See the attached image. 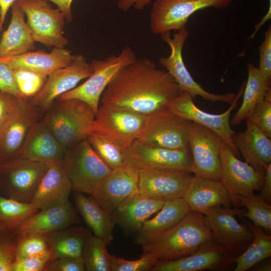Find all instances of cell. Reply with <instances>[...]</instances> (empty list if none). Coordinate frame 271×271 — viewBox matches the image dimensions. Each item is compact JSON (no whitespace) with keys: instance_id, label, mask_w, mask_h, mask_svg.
Returning <instances> with one entry per match:
<instances>
[{"instance_id":"cell-8","label":"cell","mask_w":271,"mask_h":271,"mask_svg":"<svg viewBox=\"0 0 271 271\" xmlns=\"http://www.w3.org/2000/svg\"><path fill=\"white\" fill-rule=\"evenodd\" d=\"M191 122L166 107L147 115L137 140L152 147L189 150L187 131Z\"/></svg>"},{"instance_id":"cell-52","label":"cell","mask_w":271,"mask_h":271,"mask_svg":"<svg viewBox=\"0 0 271 271\" xmlns=\"http://www.w3.org/2000/svg\"><path fill=\"white\" fill-rule=\"evenodd\" d=\"M16 1L17 0H0V37L8 11Z\"/></svg>"},{"instance_id":"cell-25","label":"cell","mask_w":271,"mask_h":271,"mask_svg":"<svg viewBox=\"0 0 271 271\" xmlns=\"http://www.w3.org/2000/svg\"><path fill=\"white\" fill-rule=\"evenodd\" d=\"M246 128L236 132L232 139L245 162L264 173V165L271 163V140L255 124L246 119Z\"/></svg>"},{"instance_id":"cell-29","label":"cell","mask_w":271,"mask_h":271,"mask_svg":"<svg viewBox=\"0 0 271 271\" xmlns=\"http://www.w3.org/2000/svg\"><path fill=\"white\" fill-rule=\"evenodd\" d=\"M164 203V201L143 196L138 192L121 203L112 215L115 224L138 232L144 223L158 212Z\"/></svg>"},{"instance_id":"cell-23","label":"cell","mask_w":271,"mask_h":271,"mask_svg":"<svg viewBox=\"0 0 271 271\" xmlns=\"http://www.w3.org/2000/svg\"><path fill=\"white\" fill-rule=\"evenodd\" d=\"M67 150L42 119L31 127L20 149L13 158L62 164Z\"/></svg>"},{"instance_id":"cell-28","label":"cell","mask_w":271,"mask_h":271,"mask_svg":"<svg viewBox=\"0 0 271 271\" xmlns=\"http://www.w3.org/2000/svg\"><path fill=\"white\" fill-rule=\"evenodd\" d=\"M11 8L10 25L0 37V58L20 55L36 49L35 42L25 19V13L16 1Z\"/></svg>"},{"instance_id":"cell-49","label":"cell","mask_w":271,"mask_h":271,"mask_svg":"<svg viewBox=\"0 0 271 271\" xmlns=\"http://www.w3.org/2000/svg\"><path fill=\"white\" fill-rule=\"evenodd\" d=\"M264 178L259 196L269 204L271 203V163L264 165Z\"/></svg>"},{"instance_id":"cell-3","label":"cell","mask_w":271,"mask_h":271,"mask_svg":"<svg viewBox=\"0 0 271 271\" xmlns=\"http://www.w3.org/2000/svg\"><path fill=\"white\" fill-rule=\"evenodd\" d=\"M95 115L91 107L81 100L56 99L42 119L55 138L68 149L87 139Z\"/></svg>"},{"instance_id":"cell-20","label":"cell","mask_w":271,"mask_h":271,"mask_svg":"<svg viewBox=\"0 0 271 271\" xmlns=\"http://www.w3.org/2000/svg\"><path fill=\"white\" fill-rule=\"evenodd\" d=\"M92 73L91 64L87 62L84 56L77 55L71 64L49 74L42 89L29 101L44 113L59 96L74 88Z\"/></svg>"},{"instance_id":"cell-56","label":"cell","mask_w":271,"mask_h":271,"mask_svg":"<svg viewBox=\"0 0 271 271\" xmlns=\"http://www.w3.org/2000/svg\"><path fill=\"white\" fill-rule=\"evenodd\" d=\"M269 2H270V3L271 4V0H269Z\"/></svg>"},{"instance_id":"cell-26","label":"cell","mask_w":271,"mask_h":271,"mask_svg":"<svg viewBox=\"0 0 271 271\" xmlns=\"http://www.w3.org/2000/svg\"><path fill=\"white\" fill-rule=\"evenodd\" d=\"M189 209L200 211L215 206L230 208V196L220 181L193 176L183 198Z\"/></svg>"},{"instance_id":"cell-19","label":"cell","mask_w":271,"mask_h":271,"mask_svg":"<svg viewBox=\"0 0 271 271\" xmlns=\"http://www.w3.org/2000/svg\"><path fill=\"white\" fill-rule=\"evenodd\" d=\"M233 256L214 240L207 242L194 253L170 261H159L152 271L233 270Z\"/></svg>"},{"instance_id":"cell-46","label":"cell","mask_w":271,"mask_h":271,"mask_svg":"<svg viewBox=\"0 0 271 271\" xmlns=\"http://www.w3.org/2000/svg\"><path fill=\"white\" fill-rule=\"evenodd\" d=\"M44 270L47 271H85L81 256H65L50 260Z\"/></svg>"},{"instance_id":"cell-24","label":"cell","mask_w":271,"mask_h":271,"mask_svg":"<svg viewBox=\"0 0 271 271\" xmlns=\"http://www.w3.org/2000/svg\"><path fill=\"white\" fill-rule=\"evenodd\" d=\"M71 191V184L63 164L53 163L30 202L39 210L59 205L69 201Z\"/></svg>"},{"instance_id":"cell-51","label":"cell","mask_w":271,"mask_h":271,"mask_svg":"<svg viewBox=\"0 0 271 271\" xmlns=\"http://www.w3.org/2000/svg\"><path fill=\"white\" fill-rule=\"evenodd\" d=\"M51 2L55 4L57 8L64 14L66 21L68 23L70 22L73 18L71 5L73 0H46Z\"/></svg>"},{"instance_id":"cell-40","label":"cell","mask_w":271,"mask_h":271,"mask_svg":"<svg viewBox=\"0 0 271 271\" xmlns=\"http://www.w3.org/2000/svg\"><path fill=\"white\" fill-rule=\"evenodd\" d=\"M17 239L16 260L51 251L48 234H32Z\"/></svg>"},{"instance_id":"cell-34","label":"cell","mask_w":271,"mask_h":271,"mask_svg":"<svg viewBox=\"0 0 271 271\" xmlns=\"http://www.w3.org/2000/svg\"><path fill=\"white\" fill-rule=\"evenodd\" d=\"M70 227L48 233L51 260L65 256H81L85 239L89 231L82 228Z\"/></svg>"},{"instance_id":"cell-2","label":"cell","mask_w":271,"mask_h":271,"mask_svg":"<svg viewBox=\"0 0 271 271\" xmlns=\"http://www.w3.org/2000/svg\"><path fill=\"white\" fill-rule=\"evenodd\" d=\"M214 240L207 218L203 213L190 210L173 228L142 245L143 253L158 261H170L188 256Z\"/></svg>"},{"instance_id":"cell-35","label":"cell","mask_w":271,"mask_h":271,"mask_svg":"<svg viewBox=\"0 0 271 271\" xmlns=\"http://www.w3.org/2000/svg\"><path fill=\"white\" fill-rule=\"evenodd\" d=\"M107 246L103 239L88 232L81 253L85 270L111 271V254Z\"/></svg>"},{"instance_id":"cell-14","label":"cell","mask_w":271,"mask_h":271,"mask_svg":"<svg viewBox=\"0 0 271 271\" xmlns=\"http://www.w3.org/2000/svg\"><path fill=\"white\" fill-rule=\"evenodd\" d=\"M220 159V181L230 196L231 204L238 207L236 196L251 195L255 191L260 190L264 182V173L237 159L227 145L221 149Z\"/></svg>"},{"instance_id":"cell-7","label":"cell","mask_w":271,"mask_h":271,"mask_svg":"<svg viewBox=\"0 0 271 271\" xmlns=\"http://www.w3.org/2000/svg\"><path fill=\"white\" fill-rule=\"evenodd\" d=\"M27 18V25L35 42L48 48H65L68 39L63 36L66 22L62 12L46 0H17Z\"/></svg>"},{"instance_id":"cell-1","label":"cell","mask_w":271,"mask_h":271,"mask_svg":"<svg viewBox=\"0 0 271 271\" xmlns=\"http://www.w3.org/2000/svg\"><path fill=\"white\" fill-rule=\"evenodd\" d=\"M183 91L166 70L137 58L117 73L103 92L101 105L148 115L164 108Z\"/></svg>"},{"instance_id":"cell-12","label":"cell","mask_w":271,"mask_h":271,"mask_svg":"<svg viewBox=\"0 0 271 271\" xmlns=\"http://www.w3.org/2000/svg\"><path fill=\"white\" fill-rule=\"evenodd\" d=\"M147 117L130 110L100 105L89 133L101 135L125 150L137 140Z\"/></svg>"},{"instance_id":"cell-17","label":"cell","mask_w":271,"mask_h":271,"mask_svg":"<svg viewBox=\"0 0 271 271\" xmlns=\"http://www.w3.org/2000/svg\"><path fill=\"white\" fill-rule=\"evenodd\" d=\"M193 175L173 170H139L138 192L146 198L166 202L183 198Z\"/></svg>"},{"instance_id":"cell-44","label":"cell","mask_w":271,"mask_h":271,"mask_svg":"<svg viewBox=\"0 0 271 271\" xmlns=\"http://www.w3.org/2000/svg\"><path fill=\"white\" fill-rule=\"evenodd\" d=\"M51 259V251L43 254L15 260L12 271H42Z\"/></svg>"},{"instance_id":"cell-13","label":"cell","mask_w":271,"mask_h":271,"mask_svg":"<svg viewBox=\"0 0 271 271\" xmlns=\"http://www.w3.org/2000/svg\"><path fill=\"white\" fill-rule=\"evenodd\" d=\"M245 211L222 206L199 211L205 215L214 240L226 248L233 257L244 251L253 239L251 231L244 223H239L235 217H242Z\"/></svg>"},{"instance_id":"cell-22","label":"cell","mask_w":271,"mask_h":271,"mask_svg":"<svg viewBox=\"0 0 271 271\" xmlns=\"http://www.w3.org/2000/svg\"><path fill=\"white\" fill-rule=\"evenodd\" d=\"M77 210L70 202L39 210L25 220L13 232L17 238L36 234H48L78 223Z\"/></svg>"},{"instance_id":"cell-10","label":"cell","mask_w":271,"mask_h":271,"mask_svg":"<svg viewBox=\"0 0 271 271\" xmlns=\"http://www.w3.org/2000/svg\"><path fill=\"white\" fill-rule=\"evenodd\" d=\"M189 35V31L185 28L175 32L172 38L170 32L161 35L162 40L169 46L171 53L167 57L160 58V63L173 78L181 90L188 93L192 98L199 96L205 100L212 102L218 101L231 104L237 97V94L231 92L216 94L209 92L191 76L182 56L183 48Z\"/></svg>"},{"instance_id":"cell-41","label":"cell","mask_w":271,"mask_h":271,"mask_svg":"<svg viewBox=\"0 0 271 271\" xmlns=\"http://www.w3.org/2000/svg\"><path fill=\"white\" fill-rule=\"evenodd\" d=\"M154 256L142 254L136 260H127L111 254V271H149L158 262Z\"/></svg>"},{"instance_id":"cell-4","label":"cell","mask_w":271,"mask_h":271,"mask_svg":"<svg viewBox=\"0 0 271 271\" xmlns=\"http://www.w3.org/2000/svg\"><path fill=\"white\" fill-rule=\"evenodd\" d=\"M134 52L126 46L118 55H110L104 60H93V73L81 85L59 96L56 99L81 100L97 113L102 94L119 71L137 59Z\"/></svg>"},{"instance_id":"cell-18","label":"cell","mask_w":271,"mask_h":271,"mask_svg":"<svg viewBox=\"0 0 271 271\" xmlns=\"http://www.w3.org/2000/svg\"><path fill=\"white\" fill-rule=\"evenodd\" d=\"M44 113L29 99L21 98L0 127V163L14 157L31 127L43 118Z\"/></svg>"},{"instance_id":"cell-9","label":"cell","mask_w":271,"mask_h":271,"mask_svg":"<svg viewBox=\"0 0 271 271\" xmlns=\"http://www.w3.org/2000/svg\"><path fill=\"white\" fill-rule=\"evenodd\" d=\"M187 140L192 157L191 173L220 181V152L227 145L225 141L209 128L192 121L188 127Z\"/></svg>"},{"instance_id":"cell-27","label":"cell","mask_w":271,"mask_h":271,"mask_svg":"<svg viewBox=\"0 0 271 271\" xmlns=\"http://www.w3.org/2000/svg\"><path fill=\"white\" fill-rule=\"evenodd\" d=\"M77 55L65 48H54L51 52L44 50L32 51L0 61L11 67L24 68L48 75L54 70L71 64Z\"/></svg>"},{"instance_id":"cell-32","label":"cell","mask_w":271,"mask_h":271,"mask_svg":"<svg viewBox=\"0 0 271 271\" xmlns=\"http://www.w3.org/2000/svg\"><path fill=\"white\" fill-rule=\"evenodd\" d=\"M248 78L244 86L242 104L231 120L230 124L236 125L247 119L254 108L261 102L270 88L271 82L267 81L258 68L253 64H247Z\"/></svg>"},{"instance_id":"cell-54","label":"cell","mask_w":271,"mask_h":271,"mask_svg":"<svg viewBox=\"0 0 271 271\" xmlns=\"http://www.w3.org/2000/svg\"><path fill=\"white\" fill-rule=\"evenodd\" d=\"M4 228H3L2 224L0 222V232H1L2 231L4 230Z\"/></svg>"},{"instance_id":"cell-21","label":"cell","mask_w":271,"mask_h":271,"mask_svg":"<svg viewBox=\"0 0 271 271\" xmlns=\"http://www.w3.org/2000/svg\"><path fill=\"white\" fill-rule=\"evenodd\" d=\"M138 184L139 170L125 166L112 170L90 196L112 214L124 200L138 192Z\"/></svg>"},{"instance_id":"cell-43","label":"cell","mask_w":271,"mask_h":271,"mask_svg":"<svg viewBox=\"0 0 271 271\" xmlns=\"http://www.w3.org/2000/svg\"><path fill=\"white\" fill-rule=\"evenodd\" d=\"M247 119L271 138V88L268 90L264 100L256 105Z\"/></svg>"},{"instance_id":"cell-47","label":"cell","mask_w":271,"mask_h":271,"mask_svg":"<svg viewBox=\"0 0 271 271\" xmlns=\"http://www.w3.org/2000/svg\"><path fill=\"white\" fill-rule=\"evenodd\" d=\"M0 91L23 98L17 84L13 69L1 61H0Z\"/></svg>"},{"instance_id":"cell-31","label":"cell","mask_w":271,"mask_h":271,"mask_svg":"<svg viewBox=\"0 0 271 271\" xmlns=\"http://www.w3.org/2000/svg\"><path fill=\"white\" fill-rule=\"evenodd\" d=\"M73 199L77 211L94 235L110 245L113 239V230L115 224L112 214L100 206L91 196L87 197L75 192Z\"/></svg>"},{"instance_id":"cell-53","label":"cell","mask_w":271,"mask_h":271,"mask_svg":"<svg viewBox=\"0 0 271 271\" xmlns=\"http://www.w3.org/2000/svg\"><path fill=\"white\" fill-rule=\"evenodd\" d=\"M253 267L252 270L255 271H270L271 270V261L270 259L267 258L259 263L255 264Z\"/></svg>"},{"instance_id":"cell-16","label":"cell","mask_w":271,"mask_h":271,"mask_svg":"<svg viewBox=\"0 0 271 271\" xmlns=\"http://www.w3.org/2000/svg\"><path fill=\"white\" fill-rule=\"evenodd\" d=\"M244 86L245 84H243L241 87L237 97L231 106L221 114H211L202 110L195 105L192 96L185 91H183L169 101L167 107L176 114L214 131L225 141L234 154L238 156L239 152L235 147L232 139L235 131L231 128L229 118L231 111L237 105L238 99L243 92Z\"/></svg>"},{"instance_id":"cell-6","label":"cell","mask_w":271,"mask_h":271,"mask_svg":"<svg viewBox=\"0 0 271 271\" xmlns=\"http://www.w3.org/2000/svg\"><path fill=\"white\" fill-rule=\"evenodd\" d=\"M52 163L17 158L0 163V189L7 197L30 202Z\"/></svg>"},{"instance_id":"cell-42","label":"cell","mask_w":271,"mask_h":271,"mask_svg":"<svg viewBox=\"0 0 271 271\" xmlns=\"http://www.w3.org/2000/svg\"><path fill=\"white\" fill-rule=\"evenodd\" d=\"M18 239L12 232H0V271H12L16 258Z\"/></svg>"},{"instance_id":"cell-30","label":"cell","mask_w":271,"mask_h":271,"mask_svg":"<svg viewBox=\"0 0 271 271\" xmlns=\"http://www.w3.org/2000/svg\"><path fill=\"white\" fill-rule=\"evenodd\" d=\"M189 211L183 198L165 202L154 217L144 223L138 232L136 243L142 246L156 239L173 228Z\"/></svg>"},{"instance_id":"cell-50","label":"cell","mask_w":271,"mask_h":271,"mask_svg":"<svg viewBox=\"0 0 271 271\" xmlns=\"http://www.w3.org/2000/svg\"><path fill=\"white\" fill-rule=\"evenodd\" d=\"M151 3V0H119L117 2V5L119 9L126 12L132 6L137 10H143Z\"/></svg>"},{"instance_id":"cell-45","label":"cell","mask_w":271,"mask_h":271,"mask_svg":"<svg viewBox=\"0 0 271 271\" xmlns=\"http://www.w3.org/2000/svg\"><path fill=\"white\" fill-rule=\"evenodd\" d=\"M259 64L261 74L268 82H271V26L265 32L264 38L259 46Z\"/></svg>"},{"instance_id":"cell-15","label":"cell","mask_w":271,"mask_h":271,"mask_svg":"<svg viewBox=\"0 0 271 271\" xmlns=\"http://www.w3.org/2000/svg\"><path fill=\"white\" fill-rule=\"evenodd\" d=\"M127 166L142 169L173 170L191 172L192 157L189 150L152 147L134 140L125 150Z\"/></svg>"},{"instance_id":"cell-38","label":"cell","mask_w":271,"mask_h":271,"mask_svg":"<svg viewBox=\"0 0 271 271\" xmlns=\"http://www.w3.org/2000/svg\"><path fill=\"white\" fill-rule=\"evenodd\" d=\"M87 140L107 167L112 170L127 166L125 150L107 138L95 132L89 133Z\"/></svg>"},{"instance_id":"cell-39","label":"cell","mask_w":271,"mask_h":271,"mask_svg":"<svg viewBox=\"0 0 271 271\" xmlns=\"http://www.w3.org/2000/svg\"><path fill=\"white\" fill-rule=\"evenodd\" d=\"M13 69L18 89L24 98L31 99L38 94L48 77V75L27 68Z\"/></svg>"},{"instance_id":"cell-5","label":"cell","mask_w":271,"mask_h":271,"mask_svg":"<svg viewBox=\"0 0 271 271\" xmlns=\"http://www.w3.org/2000/svg\"><path fill=\"white\" fill-rule=\"evenodd\" d=\"M62 164L70 181L72 190L89 195L111 171L87 139L67 150Z\"/></svg>"},{"instance_id":"cell-36","label":"cell","mask_w":271,"mask_h":271,"mask_svg":"<svg viewBox=\"0 0 271 271\" xmlns=\"http://www.w3.org/2000/svg\"><path fill=\"white\" fill-rule=\"evenodd\" d=\"M39 210L31 202L0 195V222L5 230L13 233L25 220Z\"/></svg>"},{"instance_id":"cell-37","label":"cell","mask_w":271,"mask_h":271,"mask_svg":"<svg viewBox=\"0 0 271 271\" xmlns=\"http://www.w3.org/2000/svg\"><path fill=\"white\" fill-rule=\"evenodd\" d=\"M236 201L238 207H244L247 210L242 217L248 218L253 224L267 233L271 232V206L254 193L249 195H238Z\"/></svg>"},{"instance_id":"cell-33","label":"cell","mask_w":271,"mask_h":271,"mask_svg":"<svg viewBox=\"0 0 271 271\" xmlns=\"http://www.w3.org/2000/svg\"><path fill=\"white\" fill-rule=\"evenodd\" d=\"M242 223L251 231L253 239L248 247L241 254L233 257V271H246L271 256V235L264 232L260 227L249 220L242 219Z\"/></svg>"},{"instance_id":"cell-11","label":"cell","mask_w":271,"mask_h":271,"mask_svg":"<svg viewBox=\"0 0 271 271\" xmlns=\"http://www.w3.org/2000/svg\"><path fill=\"white\" fill-rule=\"evenodd\" d=\"M233 0H155L150 14V29L162 35L185 28L189 18L208 8L223 9Z\"/></svg>"},{"instance_id":"cell-55","label":"cell","mask_w":271,"mask_h":271,"mask_svg":"<svg viewBox=\"0 0 271 271\" xmlns=\"http://www.w3.org/2000/svg\"><path fill=\"white\" fill-rule=\"evenodd\" d=\"M0 20H1V9H0Z\"/></svg>"},{"instance_id":"cell-48","label":"cell","mask_w":271,"mask_h":271,"mask_svg":"<svg viewBox=\"0 0 271 271\" xmlns=\"http://www.w3.org/2000/svg\"><path fill=\"white\" fill-rule=\"evenodd\" d=\"M21 98L0 91V127L16 108Z\"/></svg>"}]
</instances>
